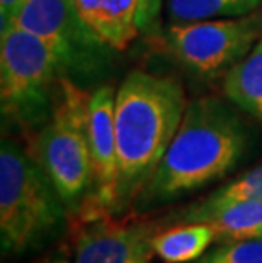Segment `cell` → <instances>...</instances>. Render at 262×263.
I'll return each mask as SVG.
<instances>
[{"mask_svg": "<svg viewBox=\"0 0 262 263\" xmlns=\"http://www.w3.org/2000/svg\"><path fill=\"white\" fill-rule=\"evenodd\" d=\"M225 95L187 102L181 126L131 212L147 216L225 178L250 153L255 127Z\"/></svg>", "mask_w": 262, "mask_h": 263, "instance_id": "6da1fadb", "label": "cell"}, {"mask_svg": "<svg viewBox=\"0 0 262 263\" xmlns=\"http://www.w3.org/2000/svg\"><path fill=\"white\" fill-rule=\"evenodd\" d=\"M186 107V92L176 78L131 70L121 80L114 102L116 216L131 212L179 129Z\"/></svg>", "mask_w": 262, "mask_h": 263, "instance_id": "7a4b0ae2", "label": "cell"}, {"mask_svg": "<svg viewBox=\"0 0 262 263\" xmlns=\"http://www.w3.org/2000/svg\"><path fill=\"white\" fill-rule=\"evenodd\" d=\"M70 214L32 151L10 134L0 141L2 258L36 253L68 231Z\"/></svg>", "mask_w": 262, "mask_h": 263, "instance_id": "3957f363", "label": "cell"}, {"mask_svg": "<svg viewBox=\"0 0 262 263\" xmlns=\"http://www.w3.org/2000/svg\"><path fill=\"white\" fill-rule=\"evenodd\" d=\"M0 105L4 127L38 133L53 114L66 77L49 44L14 26L0 34Z\"/></svg>", "mask_w": 262, "mask_h": 263, "instance_id": "277c9868", "label": "cell"}, {"mask_svg": "<svg viewBox=\"0 0 262 263\" xmlns=\"http://www.w3.org/2000/svg\"><path fill=\"white\" fill-rule=\"evenodd\" d=\"M89 100L91 92L65 77L53 114L34 133L32 148H29L57 189L70 217L92 195Z\"/></svg>", "mask_w": 262, "mask_h": 263, "instance_id": "5b68a950", "label": "cell"}, {"mask_svg": "<svg viewBox=\"0 0 262 263\" xmlns=\"http://www.w3.org/2000/svg\"><path fill=\"white\" fill-rule=\"evenodd\" d=\"M159 37L187 73L203 80H223L262 37V9L240 17L169 24Z\"/></svg>", "mask_w": 262, "mask_h": 263, "instance_id": "8992f818", "label": "cell"}, {"mask_svg": "<svg viewBox=\"0 0 262 263\" xmlns=\"http://www.w3.org/2000/svg\"><path fill=\"white\" fill-rule=\"evenodd\" d=\"M15 26L49 44L63 73L79 85L102 73L114 51L85 26L75 0H24Z\"/></svg>", "mask_w": 262, "mask_h": 263, "instance_id": "52a82bcc", "label": "cell"}, {"mask_svg": "<svg viewBox=\"0 0 262 263\" xmlns=\"http://www.w3.org/2000/svg\"><path fill=\"white\" fill-rule=\"evenodd\" d=\"M160 219L128 212L116 216L94 205H83L70 217L68 234L74 263H150L152 239Z\"/></svg>", "mask_w": 262, "mask_h": 263, "instance_id": "ba28073f", "label": "cell"}, {"mask_svg": "<svg viewBox=\"0 0 262 263\" xmlns=\"http://www.w3.org/2000/svg\"><path fill=\"white\" fill-rule=\"evenodd\" d=\"M116 87L101 83L91 90L89 100V143H91L94 185L92 195L83 205L114 214L118 190V153L114 127Z\"/></svg>", "mask_w": 262, "mask_h": 263, "instance_id": "9c48e42d", "label": "cell"}, {"mask_svg": "<svg viewBox=\"0 0 262 263\" xmlns=\"http://www.w3.org/2000/svg\"><path fill=\"white\" fill-rule=\"evenodd\" d=\"M247 200L262 202V161L240 173L233 180L223 183L196 202L170 211L160 219V224L162 228H169L176 224H189V222H204L213 212L223 207L237 202H247Z\"/></svg>", "mask_w": 262, "mask_h": 263, "instance_id": "30bf717a", "label": "cell"}, {"mask_svg": "<svg viewBox=\"0 0 262 263\" xmlns=\"http://www.w3.org/2000/svg\"><path fill=\"white\" fill-rule=\"evenodd\" d=\"M82 21L114 51H123L140 32L136 27L138 0H75Z\"/></svg>", "mask_w": 262, "mask_h": 263, "instance_id": "8fae6325", "label": "cell"}, {"mask_svg": "<svg viewBox=\"0 0 262 263\" xmlns=\"http://www.w3.org/2000/svg\"><path fill=\"white\" fill-rule=\"evenodd\" d=\"M216 243L208 222H189L164 228L152 239L153 253L164 263H194Z\"/></svg>", "mask_w": 262, "mask_h": 263, "instance_id": "7c38bea8", "label": "cell"}, {"mask_svg": "<svg viewBox=\"0 0 262 263\" xmlns=\"http://www.w3.org/2000/svg\"><path fill=\"white\" fill-rule=\"evenodd\" d=\"M223 95L262 124V37L221 80Z\"/></svg>", "mask_w": 262, "mask_h": 263, "instance_id": "4fadbf2b", "label": "cell"}, {"mask_svg": "<svg viewBox=\"0 0 262 263\" xmlns=\"http://www.w3.org/2000/svg\"><path fill=\"white\" fill-rule=\"evenodd\" d=\"M204 222L211 224L216 243L245 241L262 238V202L247 200L213 212Z\"/></svg>", "mask_w": 262, "mask_h": 263, "instance_id": "5bb4252c", "label": "cell"}, {"mask_svg": "<svg viewBox=\"0 0 262 263\" xmlns=\"http://www.w3.org/2000/svg\"><path fill=\"white\" fill-rule=\"evenodd\" d=\"M262 9V0H165L169 24L240 17Z\"/></svg>", "mask_w": 262, "mask_h": 263, "instance_id": "9a60e30c", "label": "cell"}, {"mask_svg": "<svg viewBox=\"0 0 262 263\" xmlns=\"http://www.w3.org/2000/svg\"><path fill=\"white\" fill-rule=\"evenodd\" d=\"M194 263H262V238L216 243Z\"/></svg>", "mask_w": 262, "mask_h": 263, "instance_id": "2e32d148", "label": "cell"}, {"mask_svg": "<svg viewBox=\"0 0 262 263\" xmlns=\"http://www.w3.org/2000/svg\"><path fill=\"white\" fill-rule=\"evenodd\" d=\"M165 0H138L136 27L142 36H160V15Z\"/></svg>", "mask_w": 262, "mask_h": 263, "instance_id": "e0dca14e", "label": "cell"}, {"mask_svg": "<svg viewBox=\"0 0 262 263\" xmlns=\"http://www.w3.org/2000/svg\"><path fill=\"white\" fill-rule=\"evenodd\" d=\"M24 0H0V34L18 24L19 12Z\"/></svg>", "mask_w": 262, "mask_h": 263, "instance_id": "ac0fdd59", "label": "cell"}, {"mask_svg": "<svg viewBox=\"0 0 262 263\" xmlns=\"http://www.w3.org/2000/svg\"><path fill=\"white\" fill-rule=\"evenodd\" d=\"M32 263H74L70 260V255H68V250L65 248H58L55 251H49L48 255L41 256V258L34 260Z\"/></svg>", "mask_w": 262, "mask_h": 263, "instance_id": "d6986e66", "label": "cell"}]
</instances>
